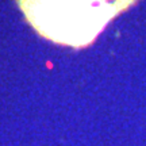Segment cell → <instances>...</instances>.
Returning <instances> with one entry per match:
<instances>
[{
	"label": "cell",
	"mask_w": 146,
	"mask_h": 146,
	"mask_svg": "<svg viewBox=\"0 0 146 146\" xmlns=\"http://www.w3.org/2000/svg\"><path fill=\"white\" fill-rule=\"evenodd\" d=\"M26 21L49 41L87 47L137 0H16Z\"/></svg>",
	"instance_id": "obj_1"
}]
</instances>
